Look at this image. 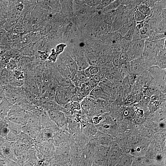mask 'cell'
Here are the masks:
<instances>
[{
  "label": "cell",
  "instance_id": "50",
  "mask_svg": "<svg viewBox=\"0 0 166 166\" xmlns=\"http://www.w3.org/2000/svg\"><path fill=\"white\" fill-rule=\"evenodd\" d=\"M57 55L55 53V50L53 49L52 50V53L48 56V58L51 61H54L56 60L57 56Z\"/></svg>",
  "mask_w": 166,
  "mask_h": 166
},
{
  "label": "cell",
  "instance_id": "15",
  "mask_svg": "<svg viewBox=\"0 0 166 166\" xmlns=\"http://www.w3.org/2000/svg\"><path fill=\"white\" fill-rule=\"evenodd\" d=\"M21 56L18 62V65L20 68L25 69L31 68L33 65L34 56Z\"/></svg>",
  "mask_w": 166,
  "mask_h": 166
},
{
  "label": "cell",
  "instance_id": "45",
  "mask_svg": "<svg viewBox=\"0 0 166 166\" xmlns=\"http://www.w3.org/2000/svg\"><path fill=\"white\" fill-rule=\"evenodd\" d=\"M137 76L136 74L131 72L128 74V78L131 86L136 82Z\"/></svg>",
  "mask_w": 166,
  "mask_h": 166
},
{
  "label": "cell",
  "instance_id": "47",
  "mask_svg": "<svg viewBox=\"0 0 166 166\" xmlns=\"http://www.w3.org/2000/svg\"><path fill=\"white\" fill-rule=\"evenodd\" d=\"M88 69L89 73L92 76H93L99 72V69L97 66H92L88 67Z\"/></svg>",
  "mask_w": 166,
  "mask_h": 166
},
{
  "label": "cell",
  "instance_id": "56",
  "mask_svg": "<svg viewBox=\"0 0 166 166\" xmlns=\"http://www.w3.org/2000/svg\"><path fill=\"white\" fill-rule=\"evenodd\" d=\"M83 72L84 74L87 78H90L92 77H93V76L91 75L89 73L88 71V68L85 69L83 70Z\"/></svg>",
  "mask_w": 166,
  "mask_h": 166
},
{
  "label": "cell",
  "instance_id": "24",
  "mask_svg": "<svg viewBox=\"0 0 166 166\" xmlns=\"http://www.w3.org/2000/svg\"><path fill=\"white\" fill-rule=\"evenodd\" d=\"M24 93L26 99L30 103L33 105L39 106L40 100L41 98L30 91H25Z\"/></svg>",
  "mask_w": 166,
  "mask_h": 166
},
{
  "label": "cell",
  "instance_id": "26",
  "mask_svg": "<svg viewBox=\"0 0 166 166\" xmlns=\"http://www.w3.org/2000/svg\"><path fill=\"white\" fill-rule=\"evenodd\" d=\"M116 165L121 166H130L131 165L133 159V157L132 155L126 154L124 155H122Z\"/></svg>",
  "mask_w": 166,
  "mask_h": 166
},
{
  "label": "cell",
  "instance_id": "39",
  "mask_svg": "<svg viewBox=\"0 0 166 166\" xmlns=\"http://www.w3.org/2000/svg\"><path fill=\"white\" fill-rule=\"evenodd\" d=\"M146 17L139 11L136 8L135 10L133 19L135 22L144 21Z\"/></svg>",
  "mask_w": 166,
  "mask_h": 166
},
{
  "label": "cell",
  "instance_id": "57",
  "mask_svg": "<svg viewBox=\"0 0 166 166\" xmlns=\"http://www.w3.org/2000/svg\"><path fill=\"white\" fill-rule=\"evenodd\" d=\"M2 138V137H1V136H0V138Z\"/></svg>",
  "mask_w": 166,
  "mask_h": 166
},
{
  "label": "cell",
  "instance_id": "55",
  "mask_svg": "<svg viewBox=\"0 0 166 166\" xmlns=\"http://www.w3.org/2000/svg\"><path fill=\"white\" fill-rule=\"evenodd\" d=\"M7 119L2 118L0 117V126H7Z\"/></svg>",
  "mask_w": 166,
  "mask_h": 166
},
{
  "label": "cell",
  "instance_id": "12",
  "mask_svg": "<svg viewBox=\"0 0 166 166\" xmlns=\"http://www.w3.org/2000/svg\"><path fill=\"white\" fill-rule=\"evenodd\" d=\"M7 119L22 125H26L27 123L28 120L27 111L22 112L10 117Z\"/></svg>",
  "mask_w": 166,
  "mask_h": 166
},
{
  "label": "cell",
  "instance_id": "52",
  "mask_svg": "<svg viewBox=\"0 0 166 166\" xmlns=\"http://www.w3.org/2000/svg\"><path fill=\"white\" fill-rule=\"evenodd\" d=\"M68 65L71 69H76L77 68V65L75 62L72 59H70L68 61Z\"/></svg>",
  "mask_w": 166,
  "mask_h": 166
},
{
  "label": "cell",
  "instance_id": "19",
  "mask_svg": "<svg viewBox=\"0 0 166 166\" xmlns=\"http://www.w3.org/2000/svg\"><path fill=\"white\" fill-rule=\"evenodd\" d=\"M12 105L5 98L0 103V117L7 119L9 111Z\"/></svg>",
  "mask_w": 166,
  "mask_h": 166
},
{
  "label": "cell",
  "instance_id": "14",
  "mask_svg": "<svg viewBox=\"0 0 166 166\" xmlns=\"http://www.w3.org/2000/svg\"><path fill=\"white\" fill-rule=\"evenodd\" d=\"M42 128L30 126L27 124L22 125V132L35 140Z\"/></svg>",
  "mask_w": 166,
  "mask_h": 166
},
{
  "label": "cell",
  "instance_id": "3",
  "mask_svg": "<svg viewBox=\"0 0 166 166\" xmlns=\"http://www.w3.org/2000/svg\"><path fill=\"white\" fill-rule=\"evenodd\" d=\"M49 116L51 120L60 128L66 124L68 116L61 111L49 110L48 111Z\"/></svg>",
  "mask_w": 166,
  "mask_h": 166
},
{
  "label": "cell",
  "instance_id": "48",
  "mask_svg": "<svg viewBox=\"0 0 166 166\" xmlns=\"http://www.w3.org/2000/svg\"><path fill=\"white\" fill-rule=\"evenodd\" d=\"M65 46V45L63 44H60L57 45L55 50V53L57 55L60 54L63 51Z\"/></svg>",
  "mask_w": 166,
  "mask_h": 166
},
{
  "label": "cell",
  "instance_id": "8",
  "mask_svg": "<svg viewBox=\"0 0 166 166\" xmlns=\"http://www.w3.org/2000/svg\"><path fill=\"white\" fill-rule=\"evenodd\" d=\"M40 108L38 115L40 120L41 128H47L57 126L50 118L48 111Z\"/></svg>",
  "mask_w": 166,
  "mask_h": 166
},
{
  "label": "cell",
  "instance_id": "37",
  "mask_svg": "<svg viewBox=\"0 0 166 166\" xmlns=\"http://www.w3.org/2000/svg\"><path fill=\"white\" fill-rule=\"evenodd\" d=\"M17 22L16 21L7 20L4 25V29L6 31L12 32Z\"/></svg>",
  "mask_w": 166,
  "mask_h": 166
},
{
  "label": "cell",
  "instance_id": "17",
  "mask_svg": "<svg viewBox=\"0 0 166 166\" xmlns=\"http://www.w3.org/2000/svg\"><path fill=\"white\" fill-rule=\"evenodd\" d=\"M31 146L17 141L14 144L13 149L16 156L20 155L26 152L30 148Z\"/></svg>",
  "mask_w": 166,
  "mask_h": 166
},
{
  "label": "cell",
  "instance_id": "34",
  "mask_svg": "<svg viewBox=\"0 0 166 166\" xmlns=\"http://www.w3.org/2000/svg\"><path fill=\"white\" fill-rule=\"evenodd\" d=\"M116 142L122 147L126 145L128 142V138L126 135L120 134L117 136L115 139Z\"/></svg>",
  "mask_w": 166,
  "mask_h": 166
},
{
  "label": "cell",
  "instance_id": "32",
  "mask_svg": "<svg viewBox=\"0 0 166 166\" xmlns=\"http://www.w3.org/2000/svg\"><path fill=\"white\" fill-rule=\"evenodd\" d=\"M166 38L165 33H159L153 31L150 34L148 38L145 40L153 41L159 40Z\"/></svg>",
  "mask_w": 166,
  "mask_h": 166
},
{
  "label": "cell",
  "instance_id": "18",
  "mask_svg": "<svg viewBox=\"0 0 166 166\" xmlns=\"http://www.w3.org/2000/svg\"><path fill=\"white\" fill-rule=\"evenodd\" d=\"M35 43L27 44L18 50V53L20 56L33 57Z\"/></svg>",
  "mask_w": 166,
  "mask_h": 166
},
{
  "label": "cell",
  "instance_id": "30",
  "mask_svg": "<svg viewBox=\"0 0 166 166\" xmlns=\"http://www.w3.org/2000/svg\"><path fill=\"white\" fill-rule=\"evenodd\" d=\"M51 9L52 11L55 12L59 11L61 8V6L58 0H43Z\"/></svg>",
  "mask_w": 166,
  "mask_h": 166
},
{
  "label": "cell",
  "instance_id": "25",
  "mask_svg": "<svg viewBox=\"0 0 166 166\" xmlns=\"http://www.w3.org/2000/svg\"><path fill=\"white\" fill-rule=\"evenodd\" d=\"M22 126L8 120H7V127L10 131L15 135H18L22 132Z\"/></svg>",
  "mask_w": 166,
  "mask_h": 166
},
{
  "label": "cell",
  "instance_id": "33",
  "mask_svg": "<svg viewBox=\"0 0 166 166\" xmlns=\"http://www.w3.org/2000/svg\"><path fill=\"white\" fill-rule=\"evenodd\" d=\"M138 10L146 17L151 16L150 8L145 4L142 3L136 7Z\"/></svg>",
  "mask_w": 166,
  "mask_h": 166
},
{
  "label": "cell",
  "instance_id": "40",
  "mask_svg": "<svg viewBox=\"0 0 166 166\" xmlns=\"http://www.w3.org/2000/svg\"><path fill=\"white\" fill-rule=\"evenodd\" d=\"M120 53H116L113 57L112 63L113 66L115 67L119 68L122 64L119 58Z\"/></svg>",
  "mask_w": 166,
  "mask_h": 166
},
{
  "label": "cell",
  "instance_id": "43",
  "mask_svg": "<svg viewBox=\"0 0 166 166\" xmlns=\"http://www.w3.org/2000/svg\"><path fill=\"white\" fill-rule=\"evenodd\" d=\"M156 87L160 91L166 93V82L160 81L156 83Z\"/></svg>",
  "mask_w": 166,
  "mask_h": 166
},
{
  "label": "cell",
  "instance_id": "54",
  "mask_svg": "<svg viewBox=\"0 0 166 166\" xmlns=\"http://www.w3.org/2000/svg\"><path fill=\"white\" fill-rule=\"evenodd\" d=\"M92 79L95 82L98 84L101 81L102 78L100 75L98 73L93 76Z\"/></svg>",
  "mask_w": 166,
  "mask_h": 166
},
{
  "label": "cell",
  "instance_id": "11",
  "mask_svg": "<svg viewBox=\"0 0 166 166\" xmlns=\"http://www.w3.org/2000/svg\"><path fill=\"white\" fill-rule=\"evenodd\" d=\"M121 151L117 147H110L109 156V164L111 165H116L118 160L122 156Z\"/></svg>",
  "mask_w": 166,
  "mask_h": 166
},
{
  "label": "cell",
  "instance_id": "13",
  "mask_svg": "<svg viewBox=\"0 0 166 166\" xmlns=\"http://www.w3.org/2000/svg\"><path fill=\"white\" fill-rule=\"evenodd\" d=\"M27 111L28 113V120L26 124L31 126L41 128L38 115L32 111Z\"/></svg>",
  "mask_w": 166,
  "mask_h": 166
},
{
  "label": "cell",
  "instance_id": "42",
  "mask_svg": "<svg viewBox=\"0 0 166 166\" xmlns=\"http://www.w3.org/2000/svg\"><path fill=\"white\" fill-rule=\"evenodd\" d=\"M119 58L122 64L130 62L129 57L126 51L121 53L119 55Z\"/></svg>",
  "mask_w": 166,
  "mask_h": 166
},
{
  "label": "cell",
  "instance_id": "9",
  "mask_svg": "<svg viewBox=\"0 0 166 166\" xmlns=\"http://www.w3.org/2000/svg\"><path fill=\"white\" fill-rule=\"evenodd\" d=\"M45 10L36 4L30 13V20L33 25L44 20Z\"/></svg>",
  "mask_w": 166,
  "mask_h": 166
},
{
  "label": "cell",
  "instance_id": "41",
  "mask_svg": "<svg viewBox=\"0 0 166 166\" xmlns=\"http://www.w3.org/2000/svg\"><path fill=\"white\" fill-rule=\"evenodd\" d=\"M7 140L15 142L17 141V135H15L9 131L6 136L4 138Z\"/></svg>",
  "mask_w": 166,
  "mask_h": 166
},
{
  "label": "cell",
  "instance_id": "7",
  "mask_svg": "<svg viewBox=\"0 0 166 166\" xmlns=\"http://www.w3.org/2000/svg\"><path fill=\"white\" fill-rule=\"evenodd\" d=\"M145 41L144 39H141L130 42V47L128 50L132 51L137 58L142 57L144 49Z\"/></svg>",
  "mask_w": 166,
  "mask_h": 166
},
{
  "label": "cell",
  "instance_id": "53",
  "mask_svg": "<svg viewBox=\"0 0 166 166\" xmlns=\"http://www.w3.org/2000/svg\"><path fill=\"white\" fill-rule=\"evenodd\" d=\"M77 76L79 80L81 81H84L87 78L84 74L83 70H80L77 74Z\"/></svg>",
  "mask_w": 166,
  "mask_h": 166
},
{
  "label": "cell",
  "instance_id": "10",
  "mask_svg": "<svg viewBox=\"0 0 166 166\" xmlns=\"http://www.w3.org/2000/svg\"><path fill=\"white\" fill-rule=\"evenodd\" d=\"M55 81L53 80L50 83L46 91L41 96V98L51 101H54L56 92L58 86Z\"/></svg>",
  "mask_w": 166,
  "mask_h": 166
},
{
  "label": "cell",
  "instance_id": "44",
  "mask_svg": "<svg viewBox=\"0 0 166 166\" xmlns=\"http://www.w3.org/2000/svg\"><path fill=\"white\" fill-rule=\"evenodd\" d=\"M135 28L131 29L129 30L123 37V38L128 41L131 42L132 41V39Z\"/></svg>",
  "mask_w": 166,
  "mask_h": 166
},
{
  "label": "cell",
  "instance_id": "22",
  "mask_svg": "<svg viewBox=\"0 0 166 166\" xmlns=\"http://www.w3.org/2000/svg\"><path fill=\"white\" fill-rule=\"evenodd\" d=\"M18 141L32 146L35 144V140L24 133L21 132L17 135Z\"/></svg>",
  "mask_w": 166,
  "mask_h": 166
},
{
  "label": "cell",
  "instance_id": "23",
  "mask_svg": "<svg viewBox=\"0 0 166 166\" xmlns=\"http://www.w3.org/2000/svg\"><path fill=\"white\" fill-rule=\"evenodd\" d=\"M149 160L146 157L140 156L133 157L132 165L133 166H146L150 165Z\"/></svg>",
  "mask_w": 166,
  "mask_h": 166
},
{
  "label": "cell",
  "instance_id": "20",
  "mask_svg": "<svg viewBox=\"0 0 166 166\" xmlns=\"http://www.w3.org/2000/svg\"><path fill=\"white\" fill-rule=\"evenodd\" d=\"M34 49V51L39 50L47 53L49 49V45L47 38L43 37L35 43Z\"/></svg>",
  "mask_w": 166,
  "mask_h": 166
},
{
  "label": "cell",
  "instance_id": "29",
  "mask_svg": "<svg viewBox=\"0 0 166 166\" xmlns=\"http://www.w3.org/2000/svg\"><path fill=\"white\" fill-rule=\"evenodd\" d=\"M144 23V26L140 30V32L141 39L145 40L154 30L150 27L148 24Z\"/></svg>",
  "mask_w": 166,
  "mask_h": 166
},
{
  "label": "cell",
  "instance_id": "49",
  "mask_svg": "<svg viewBox=\"0 0 166 166\" xmlns=\"http://www.w3.org/2000/svg\"><path fill=\"white\" fill-rule=\"evenodd\" d=\"M142 39L140 32V30L135 28L134 31L133 38L132 41H135Z\"/></svg>",
  "mask_w": 166,
  "mask_h": 166
},
{
  "label": "cell",
  "instance_id": "6",
  "mask_svg": "<svg viewBox=\"0 0 166 166\" xmlns=\"http://www.w3.org/2000/svg\"><path fill=\"white\" fill-rule=\"evenodd\" d=\"M81 132L88 140L94 135L97 130L90 121H81L80 125Z\"/></svg>",
  "mask_w": 166,
  "mask_h": 166
},
{
  "label": "cell",
  "instance_id": "38",
  "mask_svg": "<svg viewBox=\"0 0 166 166\" xmlns=\"http://www.w3.org/2000/svg\"><path fill=\"white\" fill-rule=\"evenodd\" d=\"M81 92L84 97L89 94L92 89L89 84L82 83L81 86Z\"/></svg>",
  "mask_w": 166,
  "mask_h": 166
},
{
  "label": "cell",
  "instance_id": "28",
  "mask_svg": "<svg viewBox=\"0 0 166 166\" xmlns=\"http://www.w3.org/2000/svg\"><path fill=\"white\" fill-rule=\"evenodd\" d=\"M135 27V21L134 20L129 22L119 29L117 31L123 37L130 29Z\"/></svg>",
  "mask_w": 166,
  "mask_h": 166
},
{
  "label": "cell",
  "instance_id": "1",
  "mask_svg": "<svg viewBox=\"0 0 166 166\" xmlns=\"http://www.w3.org/2000/svg\"><path fill=\"white\" fill-rule=\"evenodd\" d=\"M72 100L71 94L68 88L61 86H58L56 92L54 101L61 105L70 102Z\"/></svg>",
  "mask_w": 166,
  "mask_h": 166
},
{
  "label": "cell",
  "instance_id": "16",
  "mask_svg": "<svg viewBox=\"0 0 166 166\" xmlns=\"http://www.w3.org/2000/svg\"><path fill=\"white\" fill-rule=\"evenodd\" d=\"M43 37L38 31H32L24 34V40L27 44L35 43Z\"/></svg>",
  "mask_w": 166,
  "mask_h": 166
},
{
  "label": "cell",
  "instance_id": "27",
  "mask_svg": "<svg viewBox=\"0 0 166 166\" xmlns=\"http://www.w3.org/2000/svg\"><path fill=\"white\" fill-rule=\"evenodd\" d=\"M122 80L128 77L131 71L130 62L123 64L119 68Z\"/></svg>",
  "mask_w": 166,
  "mask_h": 166
},
{
  "label": "cell",
  "instance_id": "51",
  "mask_svg": "<svg viewBox=\"0 0 166 166\" xmlns=\"http://www.w3.org/2000/svg\"><path fill=\"white\" fill-rule=\"evenodd\" d=\"M144 21L140 22H135V28L140 30L144 26Z\"/></svg>",
  "mask_w": 166,
  "mask_h": 166
},
{
  "label": "cell",
  "instance_id": "21",
  "mask_svg": "<svg viewBox=\"0 0 166 166\" xmlns=\"http://www.w3.org/2000/svg\"><path fill=\"white\" fill-rule=\"evenodd\" d=\"M166 49L164 48L160 50L157 54L156 65L161 68L166 69Z\"/></svg>",
  "mask_w": 166,
  "mask_h": 166
},
{
  "label": "cell",
  "instance_id": "5",
  "mask_svg": "<svg viewBox=\"0 0 166 166\" xmlns=\"http://www.w3.org/2000/svg\"><path fill=\"white\" fill-rule=\"evenodd\" d=\"M148 71L155 83L160 81L166 82V69L161 68L156 65L149 67Z\"/></svg>",
  "mask_w": 166,
  "mask_h": 166
},
{
  "label": "cell",
  "instance_id": "35",
  "mask_svg": "<svg viewBox=\"0 0 166 166\" xmlns=\"http://www.w3.org/2000/svg\"><path fill=\"white\" fill-rule=\"evenodd\" d=\"M23 110L15 104L13 105L10 108L7 116V119L10 117L24 112Z\"/></svg>",
  "mask_w": 166,
  "mask_h": 166
},
{
  "label": "cell",
  "instance_id": "2",
  "mask_svg": "<svg viewBox=\"0 0 166 166\" xmlns=\"http://www.w3.org/2000/svg\"><path fill=\"white\" fill-rule=\"evenodd\" d=\"M89 141L98 144L110 147L113 141V139L110 135L97 130L95 134L89 139Z\"/></svg>",
  "mask_w": 166,
  "mask_h": 166
},
{
  "label": "cell",
  "instance_id": "31",
  "mask_svg": "<svg viewBox=\"0 0 166 166\" xmlns=\"http://www.w3.org/2000/svg\"><path fill=\"white\" fill-rule=\"evenodd\" d=\"M104 93L102 88L97 85L91 89L89 95L93 98H98L103 96Z\"/></svg>",
  "mask_w": 166,
  "mask_h": 166
},
{
  "label": "cell",
  "instance_id": "46",
  "mask_svg": "<svg viewBox=\"0 0 166 166\" xmlns=\"http://www.w3.org/2000/svg\"><path fill=\"white\" fill-rule=\"evenodd\" d=\"M10 131L7 126H0V136L2 138H5Z\"/></svg>",
  "mask_w": 166,
  "mask_h": 166
},
{
  "label": "cell",
  "instance_id": "36",
  "mask_svg": "<svg viewBox=\"0 0 166 166\" xmlns=\"http://www.w3.org/2000/svg\"><path fill=\"white\" fill-rule=\"evenodd\" d=\"M24 83V80H19L14 77H12L9 81V85L14 87H21Z\"/></svg>",
  "mask_w": 166,
  "mask_h": 166
},
{
  "label": "cell",
  "instance_id": "4",
  "mask_svg": "<svg viewBox=\"0 0 166 166\" xmlns=\"http://www.w3.org/2000/svg\"><path fill=\"white\" fill-rule=\"evenodd\" d=\"M130 64L131 72L137 76L148 69L143 57L131 61Z\"/></svg>",
  "mask_w": 166,
  "mask_h": 166
}]
</instances>
